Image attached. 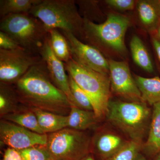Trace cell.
<instances>
[{"instance_id": "6da1fadb", "label": "cell", "mask_w": 160, "mask_h": 160, "mask_svg": "<svg viewBox=\"0 0 160 160\" xmlns=\"http://www.w3.org/2000/svg\"><path fill=\"white\" fill-rule=\"evenodd\" d=\"M13 86L23 106L62 115L69 114L71 103L66 94L52 82L42 58Z\"/></svg>"}, {"instance_id": "7a4b0ae2", "label": "cell", "mask_w": 160, "mask_h": 160, "mask_svg": "<svg viewBox=\"0 0 160 160\" xmlns=\"http://www.w3.org/2000/svg\"><path fill=\"white\" fill-rule=\"evenodd\" d=\"M81 39L86 44L95 47L103 54L126 56V31L131 24L128 17L119 13H109L105 22L97 24L83 19Z\"/></svg>"}, {"instance_id": "3957f363", "label": "cell", "mask_w": 160, "mask_h": 160, "mask_svg": "<svg viewBox=\"0 0 160 160\" xmlns=\"http://www.w3.org/2000/svg\"><path fill=\"white\" fill-rule=\"evenodd\" d=\"M152 113L143 102L109 101L106 116L109 122L130 138L141 143L151 122Z\"/></svg>"}, {"instance_id": "277c9868", "label": "cell", "mask_w": 160, "mask_h": 160, "mask_svg": "<svg viewBox=\"0 0 160 160\" xmlns=\"http://www.w3.org/2000/svg\"><path fill=\"white\" fill-rule=\"evenodd\" d=\"M29 13L39 19L48 31L56 29L82 38L84 19L74 0H42Z\"/></svg>"}, {"instance_id": "5b68a950", "label": "cell", "mask_w": 160, "mask_h": 160, "mask_svg": "<svg viewBox=\"0 0 160 160\" xmlns=\"http://www.w3.org/2000/svg\"><path fill=\"white\" fill-rule=\"evenodd\" d=\"M64 64L67 74L89 97L98 119L106 116L111 94L109 76L87 68L72 58Z\"/></svg>"}, {"instance_id": "8992f818", "label": "cell", "mask_w": 160, "mask_h": 160, "mask_svg": "<svg viewBox=\"0 0 160 160\" xmlns=\"http://www.w3.org/2000/svg\"><path fill=\"white\" fill-rule=\"evenodd\" d=\"M0 31L9 35L23 49L39 55L49 35L44 24L29 12L2 18Z\"/></svg>"}, {"instance_id": "52a82bcc", "label": "cell", "mask_w": 160, "mask_h": 160, "mask_svg": "<svg viewBox=\"0 0 160 160\" xmlns=\"http://www.w3.org/2000/svg\"><path fill=\"white\" fill-rule=\"evenodd\" d=\"M47 137L46 148L52 160H80L91 153V139L83 131L66 128Z\"/></svg>"}, {"instance_id": "ba28073f", "label": "cell", "mask_w": 160, "mask_h": 160, "mask_svg": "<svg viewBox=\"0 0 160 160\" xmlns=\"http://www.w3.org/2000/svg\"><path fill=\"white\" fill-rule=\"evenodd\" d=\"M42 60L40 55L24 49H0V83L14 85L32 67Z\"/></svg>"}, {"instance_id": "9c48e42d", "label": "cell", "mask_w": 160, "mask_h": 160, "mask_svg": "<svg viewBox=\"0 0 160 160\" xmlns=\"http://www.w3.org/2000/svg\"><path fill=\"white\" fill-rule=\"evenodd\" d=\"M61 31L69 44L72 59L87 68L109 76L108 59L100 50L83 43L70 32Z\"/></svg>"}, {"instance_id": "30bf717a", "label": "cell", "mask_w": 160, "mask_h": 160, "mask_svg": "<svg viewBox=\"0 0 160 160\" xmlns=\"http://www.w3.org/2000/svg\"><path fill=\"white\" fill-rule=\"evenodd\" d=\"M112 91L131 102H142L139 89L132 75L128 63L108 59Z\"/></svg>"}, {"instance_id": "8fae6325", "label": "cell", "mask_w": 160, "mask_h": 160, "mask_svg": "<svg viewBox=\"0 0 160 160\" xmlns=\"http://www.w3.org/2000/svg\"><path fill=\"white\" fill-rule=\"evenodd\" d=\"M47 134H40L4 119L0 121L1 142L19 150L39 146H46Z\"/></svg>"}, {"instance_id": "7c38bea8", "label": "cell", "mask_w": 160, "mask_h": 160, "mask_svg": "<svg viewBox=\"0 0 160 160\" xmlns=\"http://www.w3.org/2000/svg\"><path fill=\"white\" fill-rule=\"evenodd\" d=\"M39 54L46 63L52 81L55 86L67 96L71 105H74V100L69 88V77L66 74L65 64L52 51L48 37L40 49Z\"/></svg>"}, {"instance_id": "4fadbf2b", "label": "cell", "mask_w": 160, "mask_h": 160, "mask_svg": "<svg viewBox=\"0 0 160 160\" xmlns=\"http://www.w3.org/2000/svg\"><path fill=\"white\" fill-rule=\"evenodd\" d=\"M127 142L112 132L101 131L91 139V153L97 160H106L122 149Z\"/></svg>"}, {"instance_id": "5bb4252c", "label": "cell", "mask_w": 160, "mask_h": 160, "mask_svg": "<svg viewBox=\"0 0 160 160\" xmlns=\"http://www.w3.org/2000/svg\"><path fill=\"white\" fill-rule=\"evenodd\" d=\"M136 8L141 26L152 34L160 23V0H140Z\"/></svg>"}, {"instance_id": "9a60e30c", "label": "cell", "mask_w": 160, "mask_h": 160, "mask_svg": "<svg viewBox=\"0 0 160 160\" xmlns=\"http://www.w3.org/2000/svg\"><path fill=\"white\" fill-rule=\"evenodd\" d=\"M152 106L148 138L142 149L143 155L152 160L160 153V102Z\"/></svg>"}, {"instance_id": "2e32d148", "label": "cell", "mask_w": 160, "mask_h": 160, "mask_svg": "<svg viewBox=\"0 0 160 160\" xmlns=\"http://www.w3.org/2000/svg\"><path fill=\"white\" fill-rule=\"evenodd\" d=\"M29 109L36 116L40 128L45 134L68 128V115H62L35 108Z\"/></svg>"}, {"instance_id": "e0dca14e", "label": "cell", "mask_w": 160, "mask_h": 160, "mask_svg": "<svg viewBox=\"0 0 160 160\" xmlns=\"http://www.w3.org/2000/svg\"><path fill=\"white\" fill-rule=\"evenodd\" d=\"M133 78L141 92L142 102L152 106L160 102V77L146 78L134 75Z\"/></svg>"}, {"instance_id": "ac0fdd59", "label": "cell", "mask_w": 160, "mask_h": 160, "mask_svg": "<svg viewBox=\"0 0 160 160\" xmlns=\"http://www.w3.org/2000/svg\"><path fill=\"white\" fill-rule=\"evenodd\" d=\"M98 120L94 112L88 111L71 105L68 115V128L83 131L94 126Z\"/></svg>"}, {"instance_id": "d6986e66", "label": "cell", "mask_w": 160, "mask_h": 160, "mask_svg": "<svg viewBox=\"0 0 160 160\" xmlns=\"http://www.w3.org/2000/svg\"><path fill=\"white\" fill-rule=\"evenodd\" d=\"M13 85L0 83V115L1 117L23 109Z\"/></svg>"}, {"instance_id": "ffe728a7", "label": "cell", "mask_w": 160, "mask_h": 160, "mask_svg": "<svg viewBox=\"0 0 160 160\" xmlns=\"http://www.w3.org/2000/svg\"><path fill=\"white\" fill-rule=\"evenodd\" d=\"M130 48L132 57L134 63L147 72L153 73L154 66L149 52L142 40L136 35L132 38Z\"/></svg>"}, {"instance_id": "44dd1931", "label": "cell", "mask_w": 160, "mask_h": 160, "mask_svg": "<svg viewBox=\"0 0 160 160\" xmlns=\"http://www.w3.org/2000/svg\"><path fill=\"white\" fill-rule=\"evenodd\" d=\"M2 118L37 133L45 134L40 128L36 116L31 109L26 106L21 110L6 115Z\"/></svg>"}, {"instance_id": "7402d4cb", "label": "cell", "mask_w": 160, "mask_h": 160, "mask_svg": "<svg viewBox=\"0 0 160 160\" xmlns=\"http://www.w3.org/2000/svg\"><path fill=\"white\" fill-rule=\"evenodd\" d=\"M49 44L55 55L64 63L71 59L69 44L65 36L59 29L49 31Z\"/></svg>"}, {"instance_id": "603a6c76", "label": "cell", "mask_w": 160, "mask_h": 160, "mask_svg": "<svg viewBox=\"0 0 160 160\" xmlns=\"http://www.w3.org/2000/svg\"><path fill=\"white\" fill-rule=\"evenodd\" d=\"M42 0H1L0 16L4 17L9 14L28 13Z\"/></svg>"}, {"instance_id": "cb8c5ba5", "label": "cell", "mask_w": 160, "mask_h": 160, "mask_svg": "<svg viewBox=\"0 0 160 160\" xmlns=\"http://www.w3.org/2000/svg\"><path fill=\"white\" fill-rule=\"evenodd\" d=\"M68 77L69 88L74 100L75 106L85 110L94 112L92 103L88 95L78 86L71 77L68 75Z\"/></svg>"}, {"instance_id": "d4e9b609", "label": "cell", "mask_w": 160, "mask_h": 160, "mask_svg": "<svg viewBox=\"0 0 160 160\" xmlns=\"http://www.w3.org/2000/svg\"><path fill=\"white\" fill-rule=\"evenodd\" d=\"M142 147L141 143L130 140L116 153L106 160H135L141 153Z\"/></svg>"}, {"instance_id": "484cf974", "label": "cell", "mask_w": 160, "mask_h": 160, "mask_svg": "<svg viewBox=\"0 0 160 160\" xmlns=\"http://www.w3.org/2000/svg\"><path fill=\"white\" fill-rule=\"evenodd\" d=\"M18 151L22 160H52L46 146H33Z\"/></svg>"}, {"instance_id": "4316f807", "label": "cell", "mask_w": 160, "mask_h": 160, "mask_svg": "<svg viewBox=\"0 0 160 160\" xmlns=\"http://www.w3.org/2000/svg\"><path fill=\"white\" fill-rule=\"evenodd\" d=\"M137 1L134 0H106L105 3L109 7L121 11L133 10Z\"/></svg>"}, {"instance_id": "83f0119b", "label": "cell", "mask_w": 160, "mask_h": 160, "mask_svg": "<svg viewBox=\"0 0 160 160\" xmlns=\"http://www.w3.org/2000/svg\"><path fill=\"white\" fill-rule=\"evenodd\" d=\"M23 49L9 35L0 31V49L4 50H15Z\"/></svg>"}, {"instance_id": "f1b7e54d", "label": "cell", "mask_w": 160, "mask_h": 160, "mask_svg": "<svg viewBox=\"0 0 160 160\" xmlns=\"http://www.w3.org/2000/svg\"><path fill=\"white\" fill-rule=\"evenodd\" d=\"M1 160H22V158L18 151L9 148L5 150L2 159Z\"/></svg>"}, {"instance_id": "f546056e", "label": "cell", "mask_w": 160, "mask_h": 160, "mask_svg": "<svg viewBox=\"0 0 160 160\" xmlns=\"http://www.w3.org/2000/svg\"><path fill=\"white\" fill-rule=\"evenodd\" d=\"M151 41L152 46L160 63V40L153 36H152Z\"/></svg>"}, {"instance_id": "4dcf8cb0", "label": "cell", "mask_w": 160, "mask_h": 160, "mask_svg": "<svg viewBox=\"0 0 160 160\" xmlns=\"http://www.w3.org/2000/svg\"><path fill=\"white\" fill-rule=\"evenodd\" d=\"M151 36H153L160 40V23L155 31L152 34H151Z\"/></svg>"}, {"instance_id": "1f68e13d", "label": "cell", "mask_w": 160, "mask_h": 160, "mask_svg": "<svg viewBox=\"0 0 160 160\" xmlns=\"http://www.w3.org/2000/svg\"><path fill=\"white\" fill-rule=\"evenodd\" d=\"M80 160H97L95 157L94 156L92 153H89L85 157L83 158L82 159Z\"/></svg>"}, {"instance_id": "d6a6232c", "label": "cell", "mask_w": 160, "mask_h": 160, "mask_svg": "<svg viewBox=\"0 0 160 160\" xmlns=\"http://www.w3.org/2000/svg\"><path fill=\"white\" fill-rule=\"evenodd\" d=\"M135 160H149L145 157L142 153H140L138 155L137 158Z\"/></svg>"}, {"instance_id": "836d02e7", "label": "cell", "mask_w": 160, "mask_h": 160, "mask_svg": "<svg viewBox=\"0 0 160 160\" xmlns=\"http://www.w3.org/2000/svg\"><path fill=\"white\" fill-rule=\"evenodd\" d=\"M152 160H160V153L157 155Z\"/></svg>"}, {"instance_id": "e575fe53", "label": "cell", "mask_w": 160, "mask_h": 160, "mask_svg": "<svg viewBox=\"0 0 160 160\" xmlns=\"http://www.w3.org/2000/svg\"></svg>"}]
</instances>
